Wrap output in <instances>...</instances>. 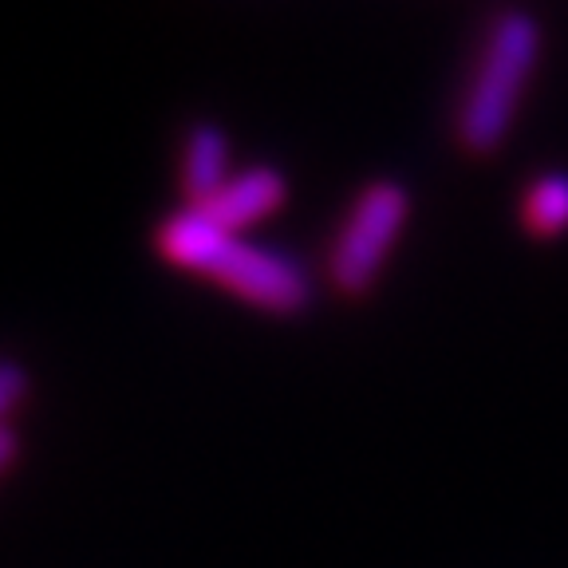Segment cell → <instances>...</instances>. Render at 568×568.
Instances as JSON below:
<instances>
[{
	"label": "cell",
	"instance_id": "1",
	"mask_svg": "<svg viewBox=\"0 0 568 568\" xmlns=\"http://www.w3.org/2000/svg\"><path fill=\"white\" fill-rule=\"evenodd\" d=\"M154 248L166 265L205 276L268 316H304L316 301V281L301 261L268 245H253L245 233L217 230L190 205L159 225Z\"/></svg>",
	"mask_w": 568,
	"mask_h": 568
},
{
	"label": "cell",
	"instance_id": "2",
	"mask_svg": "<svg viewBox=\"0 0 568 568\" xmlns=\"http://www.w3.org/2000/svg\"><path fill=\"white\" fill-rule=\"evenodd\" d=\"M541 20L529 9H501L489 17L454 106V139L466 154L486 159L509 139L541 63Z\"/></svg>",
	"mask_w": 568,
	"mask_h": 568
},
{
	"label": "cell",
	"instance_id": "3",
	"mask_svg": "<svg viewBox=\"0 0 568 568\" xmlns=\"http://www.w3.org/2000/svg\"><path fill=\"white\" fill-rule=\"evenodd\" d=\"M410 213H415V197L399 178H372L355 190L328 245V261H324L328 284L339 296L355 301V296L372 293L395 245L407 233Z\"/></svg>",
	"mask_w": 568,
	"mask_h": 568
},
{
	"label": "cell",
	"instance_id": "4",
	"mask_svg": "<svg viewBox=\"0 0 568 568\" xmlns=\"http://www.w3.org/2000/svg\"><path fill=\"white\" fill-rule=\"evenodd\" d=\"M284 202H288V178L268 162H257V166L237 170L210 202L190 205V210H197L205 222L225 233H245L284 210Z\"/></svg>",
	"mask_w": 568,
	"mask_h": 568
},
{
	"label": "cell",
	"instance_id": "5",
	"mask_svg": "<svg viewBox=\"0 0 568 568\" xmlns=\"http://www.w3.org/2000/svg\"><path fill=\"white\" fill-rule=\"evenodd\" d=\"M233 174H237L233 170V142L225 126L213 119L190 123L186 139H182V154H178V186L186 194V205L210 202Z\"/></svg>",
	"mask_w": 568,
	"mask_h": 568
},
{
	"label": "cell",
	"instance_id": "6",
	"mask_svg": "<svg viewBox=\"0 0 568 568\" xmlns=\"http://www.w3.org/2000/svg\"><path fill=\"white\" fill-rule=\"evenodd\" d=\"M521 225L529 237H565L568 233V170H545L521 194Z\"/></svg>",
	"mask_w": 568,
	"mask_h": 568
},
{
	"label": "cell",
	"instance_id": "7",
	"mask_svg": "<svg viewBox=\"0 0 568 568\" xmlns=\"http://www.w3.org/2000/svg\"><path fill=\"white\" fill-rule=\"evenodd\" d=\"M32 395V372L20 364L17 355H0V430L12 426V415Z\"/></svg>",
	"mask_w": 568,
	"mask_h": 568
},
{
	"label": "cell",
	"instance_id": "8",
	"mask_svg": "<svg viewBox=\"0 0 568 568\" xmlns=\"http://www.w3.org/2000/svg\"><path fill=\"white\" fill-rule=\"evenodd\" d=\"M17 458H20V430L17 426H4L0 430V478L17 466Z\"/></svg>",
	"mask_w": 568,
	"mask_h": 568
}]
</instances>
